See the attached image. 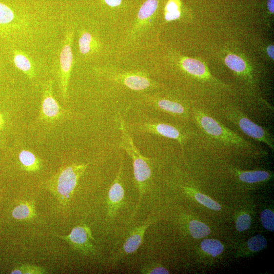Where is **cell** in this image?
<instances>
[{"instance_id":"cell-1","label":"cell","mask_w":274,"mask_h":274,"mask_svg":"<svg viewBox=\"0 0 274 274\" xmlns=\"http://www.w3.org/2000/svg\"><path fill=\"white\" fill-rule=\"evenodd\" d=\"M120 129L121 132L120 146L127 152L133 160L135 180L139 193V200L132 215L131 218L132 219L138 211L141 204L143 194L152 176V170L150 159L143 156L138 149L136 147L125 123L121 117H120Z\"/></svg>"},{"instance_id":"cell-2","label":"cell","mask_w":274,"mask_h":274,"mask_svg":"<svg viewBox=\"0 0 274 274\" xmlns=\"http://www.w3.org/2000/svg\"><path fill=\"white\" fill-rule=\"evenodd\" d=\"M89 164L61 167L48 182V188L62 204L66 205L72 198L78 181Z\"/></svg>"},{"instance_id":"cell-3","label":"cell","mask_w":274,"mask_h":274,"mask_svg":"<svg viewBox=\"0 0 274 274\" xmlns=\"http://www.w3.org/2000/svg\"><path fill=\"white\" fill-rule=\"evenodd\" d=\"M195 117L198 125L209 136L224 144L235 147L249 148L251 144L223 124L200 111H197Z\"/></svg>"},{"instance_id":"cell-4","label":"cell","mask_w":274,"mask_h":274,"mask_svg":"<svg viewBox=\"0 0 274 274\" xmlns=\"http://www.w3.org/2000/svg\"><path fill=\"white\" fill-rule=\"evenodd\" d=\"M229 117L245 134L257 141L263 142L272 151H274V139L267 130L258 126L239 111H233Z\"/></svg>"},{"instance_id":"cell-5","label":"cell","mask_w":274,"mask_h":274,"mask_svg":"<svg viewBox=\"0 0 274 274\" xmlns=\"http://www.w3.org/2000/svg\"><path fill=\"white\" fill-rule=\"evenodd\" d=\"M66 241L74 251L85 255L94 254L95 247L93 241H95L90 228L85 224L73 229L67 236L58 235Z\"/></svg>"},{"instance_id":"cell-6","label":"cell","mask_w":274,"mask_h":274,"mask_svg":"<svg viewBox=\"0 0 274 274\" xmlns=\"http://www.w3.org/2000/svg\"><path fill=\"white\" fill-rule=\"evenodd\" d=\"M73 32H67L59 57V77L60 89L63 97H68V89L71 73L73 66V55L72 44L73 40Z\"/></svg>"},{"instance_id":"cell-7","label":"cell","mask_w":274,"mask_h":274,"mask_svg":"<svg viewBox=\"0 0 274 274\" xmlns=\"http://www.w3.org/2000/svg\"><path fill=\"white\" fill-rule=\"evenodd\" d=\"M154 222V219L148 217L139 226L135 228L130 233V235L122 247L114 255L111 261L117 262V261L135 253L141 246L144 241L145 232Z\"/></svg>"},{"instance_id":"cell-8","label":"cell","mask_w":274,"mask_h":274,"mask_svg":"<svg viewBox=\"0 0 274 274\" xmlns=\"http://www.w3.org/2000/svg\"><path fill=\"white\" fill-rule=\"evenodd\" d=\"M63 110L53 96V82L48 81L44 86L40 118L54 121L63 116Z\"/></svg>"},{"instance_id":"cell-9","label":"cell","mask_w":274,"mask_h":274,"mask_svg":"<svg viewBox=\"0 0 274 274\" xmlns=\"http://www.w3.org/2000/svg\"><path fill=\"white\" fill-rule=\"evenodd\" d=\"M136 126L137 129L140 132L154 134L176 140L183 148L185 139L184 135L178 128L170 124L156 122H146L138 123Z\"/></svg>"},{"instance_id":"cell-10","label":"cell","mask_w":274,"mask_h":274,"mask_svg":"<svg viewBox=\"0 0 274 274\" xmlns=\"http://www.w3.org/2000/svg\"><path fill=\"white\" fill-rule=\"evenodd\" d=\"M122 160H121L119 169L114 183L109 190L107 198L108 216L113 218L118 210L124 203V190L123 188L121 176L122 174Z\"/></svg>"},{"instance_id":"cell-11","label":"cell","mask_w":274,"mask_h":274,"mask_svg":"<svg viewBox=\"0 0 274 274\" xmlns=\"http://www.w3.org/2000/svg\"><path fill=\"white\" fill-rule=\"evenodd\" d=\"M119 78L128 88L134 91H142L152 85L151 80L140 73L122 74Z\"/></svg>"},{"instance_id":"cell-12","label":"cell","mask_w":274,"mask_h":274,"mask_svg":"<svg viewBox=\"0 0 274 274\" xmlns=\"http://www.w3.org/2000/svg\"><path fill=\"white\" fill-rule=\"evenodd\" d=\"M14 61L16 66L30 78L35 76L34 65L32 59L24 52L16 51L14 56Z\"/></svg>"},{"instance_id":"cell-13","label":"cell","mask_w":274,"mask_h":274,"mask_svg":"<svg viewBox=\"0 0 274 274\" xmlns=\"http://www.w3.org/2000/svg\"><path fill=\"white\" fill-rule=\"evenodd\" d=\"M78 45L80 52L84 55L96 53L100 45L94 36L85 31L81 33L78 40Z\"/></svg>"},{"instance_id":"cell-14","label":"cell","mask_w":274,"mask_h":274,"mask_svg":"<svg viewBox=\"0 0 274 274\" xmlns=\"http://www.w3.org/2000/svg\"><path fill=\"white\" fill-rule=\"evenodd\" d=\"M19 157L22 169L24 170L35 172L40 170L41 161L32 152L23 150L20 153Z\"/></svg>"},{"instance_id":"cell-15","label":"cell","mask_w":274,"mask_h":274,"mask_svg":"<svg viewBox=\"0 0 274 274\" xmlns=\"http://www.w3.org/2000/svg\"><path fill=\"white\" fill-rule=\"evenodd\" d=\"M183 68L187 72L199 78H207L208 73L202 62L191 58H185L181 61Z\"/></svg>"},{"instance_id":"cell-16","label":"cell","mask_w":274,"mask_h":274,"mask_svg":"<svg viewBox=\"0 0 274 274\" xmlns=\"http://www.w3.org/2000/svg\"><path fill=\"white\" fill-rule=\"evenodd\" d=\"M157 0H146L140 7L138 14L137 27H140L150 20L155 14L157 9Z\"/></svg>"},{"instance_id":"cell-17","label":"cell","mask_w":274,"mask_h":274,"mask_svg":"<svg viewBox=\"0 0 274 274\" xmlns=\"http://www.w3.org/2000/svg\"><path fill=\"white\" fill-rule=\"evenodd\" d=\"M156 106L161 110L174 115L181 116L185 113V109L180 103L167 99H159L156 101Z\"/></svg>"},{"instance_id":"cell-18","label":"cell","mask_w":274,"mask_h":274,"mask_svg":"<svg viewBox=\"0 0 274 274\" xmlns=\"http://www.w3.org/2000/svg\"><path fill=\"white\" fill-rule=\"evenodd\" d=\"M36 215L34 205L30 203H23L16 206L12 212V216L19 220L30 219Z\"/></svg>"},{"instance_id":"cell-19","label":"cell","mask_w":274,"mask_h":274,"mask_svg":"<svg viewBox=\"0 0 274 274\" xmlns=\"http://www.w3.org/2000/svg\"><path fill=\"white\" fill-rule=\"evenodd\" d=\"M270 174L264 171H247L240 174L239 178L244 182L254 183L264 181L269 179Z\"/></svg>"},{"instance_id":"cell-20","label":"cell","mask_w":274,"mask_h":274,"mask_svg":"<svg viewBox=\"0 0 274 274\" xmlns=\"http://www.w3.org/2000/svg\"><path fill=\"white\" fill-rule=\"evenodd\" d=\"M201 247L204 252L214 257L220 254L224 250L223 246L220 242L215 239L203 240L201 243Z\"/></svg>"},{"instance_id":"cell-21","label":"cell","mask_w":274,"mask_h":274,"mask_svg":"<svg viewBox=\"0 0 274 274\" xmlns=\"http://www.w3.org/2000/svg\"><path fill=\"white\" fill-rule=\"evenodd\" d=\"M191 235L195 239H201L210 234L209 227L204 223L197 220H193L189 224Z\"/></svg>"},{"instance_id":"cell-22","label":"cell","mask_w":274,"mask_h":274,"mask_svg":"<svg viewBox=\"0 0 274 274\" xmlns=\"http://www.w3.org/2000/svg\"><path fill=\"white\" fill-rule=\"evenodd\" d=\"M226 65L232 71L239 74L244 73L246 70V65L244 60L239 57L230 55L225 59Z\"/></svg>"},{"instance_id":"cell-23","label":"cell","mask_w":274,"mask_h":274,"mask_svg":"<svg viewBox=\"0 0 274 274\" xmlns=\"http://www.w3.org/2000/svg\"><path fill=\"white\" fill-rule=\"evenodd\" d=\"M248 247L253 252H256L263 250L267 245V241L264 236L256 235L248 241Z\"/></svg>"},{"instance_id":"cell-24","label":"cell","mask_w":274,"mask_h":274,"mask_svg":"<svg viewBox=\"0 0 274 274\" xmlns=\"http://www.w3.org/2000/svg\"><path fill=\"white\" fill-rule=\"evenodd\" d=\"M15 19L13 11L7 5L0 3V25H6L10 23Z\"/></svg>"},{"instance_id":"cell-25","label":"cell","mask_w":274,"mask_h":274,"mask_svg":"<svg viewBox=\"0 0 274 274\" xmlns=\"http://www.w3.org/2000/svg\"><path fill=\"white\" fill-rule=\"evenodd\" d=\"M46 273L44 268L34 265H22L16 268L11 273V274H42Z\"/></svg>"},{"instance_id":"cell-26","label":"cell","mask_w":274,"mask_h":274,"mask_svg":"<svg viewBox=\"0 0 274 274\" xmlns=\"http://www.w3.org/2000/svg\"><path fill=\"white\" fill-rule=\"evenodd\" d=\"M260 220L263 227L267 230L274 231V215L273 212L266 209L261 213Z\"/></svg>"},{"instance_id":"cell-27","label":"cell","mask_w":274,"mask_h":274,"mask_svg":"<svg viewBox=\"0 0 274 274\" xmlns=\"http://www.w3.org/2000/svg\"><path fill=\"white\" fill-rule=\"evenodd\" d=\"M195 198L199 203L210 209L215 211L221 209V206L218 203L203 194L197 193L195 195Z\"/></svg>"},{"instance_id":"cell-28","label":"cell","mask_w":274,"mask_h":274,"mask_svg":"<svg viewBox=\"0 0 274 274\" xmlns=\"http://www.w3.org/2000/svg\"><path fill=\"white\" fill-rule=\"evenodd\" d=\"M252 218L248 215H243L240 216L236 220L235 227L239 232L247 230L251 226Z\"/></svg>"},{"instance_id":"cell-29","label":"cell","mask_w":274,"mask_h":274,"mask_svg":"<svg viewBox=\"0 0 274 274\" xmlns=\"http://www.w3.org/2000/svg\"><path fill=\"white\" fill-rule=\"evenodd\" d=\"M141 273L146 274H168L169 271L165 268L161 266H155L148 265L143 267L141 271Z\"/></svg>"},{"instance_id":"cell-30","label":"cell","mask_w":274,"mask_h":274,"mask_svg":"<svg viewBox=\"0 0 274 274\" xmlns=\"http://www.w3.org/2000/svg\"><path fill=\"white\" fill-rule=\"evenodd\" d=\"M180 10L179 0H169L165 7V13H172Z\"/></svg>"},{"instance_id":"cell-31","label":"cell","mask_w":274,"mask_h":274,"mask_svg":"<svg viewBox=\"0 0 274 274\" xmlns=\"http://www.w3.org/2000/svg\"><path fill=\"white\" fill-rule=\"evenodd\" d=\"M181 16V11L178 10L172 13H165V18L167 21H172L178 19Z\"/></svg>"},{"instance_id":"cell-32","label":"cell","mask_w":274,"mask_h":274,"mask_svg":"<svg viewBox=\"0 0 274 274\" xmlns=\"http://www.w3.org/2000/svg\"><path fill=\"white\" fill-rule=\"evenodd\" d=\"M107 5L112 7H118L121 4L122 0H102Z\"/></svg>"},{"instance_id":"cell-33","label":"cell","mask_w":274,"mask_h":274,"mask_svg":"<svg viewBox=\"0 0 274 274\" xmlns=\"http://www.w3.org/2000/svg\"><path fill=\"white\" fill-rule=\"evenodd\" d=\"M268 8L271 14H274V0H268Z\"/></svg>"},{"instance_id":"cell-34","label":"cell","mask_w":274,"mask_h":274,"mask_svg":"<svg viewBox=\"0 0 274 274\" xmlns=\"http://www.w3.org/2000/svg\"><path fill=\"white\" fill-rule=\"evenodd\" d=\"M274 47L273 45H270L267 48V53L269 56L273 59H274Z\"/></svg>"},{"instance_id":"cell-35","label":"cell","mask_w":274,"mask_h":274,"mask_svg":"<svg viewBox=\"0 0 274 274\" xmlns=\"http://www.w3.org/2000/svg\"><path fill=\"white\" fill-rule=\"evenodd\" d=\"M4 125V119L3 116L0 114V131L3 128Z\"/></svg>"}]
</instances>
